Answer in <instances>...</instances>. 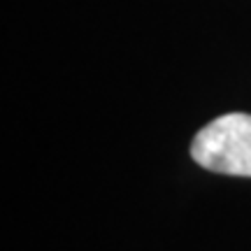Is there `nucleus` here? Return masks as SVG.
Here are the masks:
<instances>
[{
	"mask_svg": "<svg viewBox=\"0 0 251 251\" xmlns=\"http://www.w3.org/2000/svg\"><path fill=\"white\" fill-rule=\"evenodd\" d=\"M191 156L205 170L251 177V114L233 112L209 121L193 137Z\"/></svg>",
	"mask_w": 251,
	"mask_h": 251,
	"instance_id": "obj_1",
	"label": "nucleus"
}]
</instances>
